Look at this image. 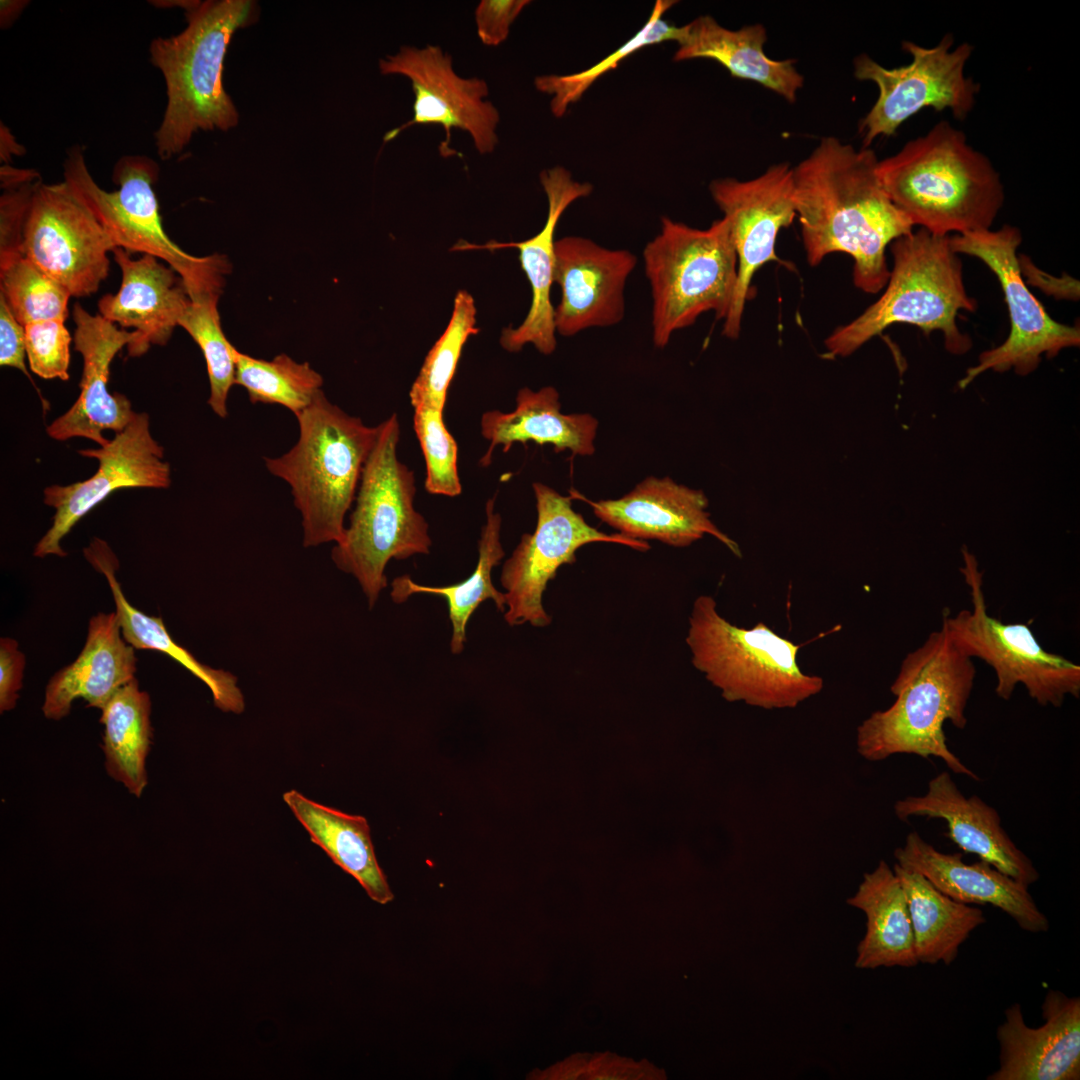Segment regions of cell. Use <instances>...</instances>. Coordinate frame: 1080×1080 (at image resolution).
Wrapping results in <instances>:
<instances>
[{"label":"cell","instance_id":"obj_1","mask_svg":"<svg viewBox=\"0 0 1080 1080\" xmlns=\"http://www.w3.org/2000/svg\"><path fill=\"white\" fill-rule=\"evenodd\" d=\"M878 162L869 147L857 150L825 137L793 168L795 209L808 263L818 265L831 253L848 254L854 261L855 286L869 294L878 293L888 281L887 246L914 227L885 192Z\"/></svg>","mask_w":1080,"mask_h":1080},{"label":"cell","instance_id":"obj_2","mask_svg":"<svg viewBox=\"0 0 1080 1080\" xmlns=\"http://www.w3.org/2000/svg\"><path fill=\"white\" fill-rule=\"evenodd\" d=\"M975 675L972 658L955 645L942 624L903 659L890 687L894 703L858 726V754L871 762L895 754L935 756L954 773L980 780L949 749L943 729L946 721L958 729L966 727Z\"/></svg>","mask_w":1080,"mask_h":1080},{"label":"cell","instance_id":"obj_3","mask_svg":"<svg viewBox=\"0 0 1080 1080\" xmlns=\"http://www.w3.org/2000/svg\"><path fill=\"white\" fill-rule=\"evenodd\" d=\"M880 182L913 226L937 235L990 229L1004 203L992 163L947 121L878 162Z\"/></svg>","mask_w":1080,"mask_h":1080},{"label":"cell","instance_id":"obj_4","mask_svg":"<svg viewBox=\"0 0 1080 1080\" xmlns=\"http://www.w3.org/2000/svg\"><path fill=\"white\" fill-rule=\"evenodd\" d=\"M177 35L157 37L151 63L162 73L167 105L155 131L158 156L181 153L199 131H228L239 113L223 85L224 59L234 33L251 25L258 6L250 0L195 1Z\"/></svg>","mask_w":1080,"mask_h":1080},{"label":"cell","instance_id":"obj_5","mask_svg":"<svg viewBox=\"0 0 1080 1080\" xmlns=\"http://www.w3.org/2000/svg\"><path fill=\"white\" fill-rule=\"evenodd\" d=\"M893 268L880 298L850 323L825 340L832 356H848L887 327L905 323L925 334L941 331L945 349L956 355L970 350L972 340L956 322L958 312H973L963 281L962 262L949 235L926 229L901 236L890 244Z\"/></svg>","mask_w":1080,"mask_h":1080},{"label":"cell","instance_id":"obj_6","mask_svg":"<svg viewBox=\"0 0 1080 1080\" xmlns=\"http://www.w3.org/2000/svg\"><path fill=\"white\" fill-rule=\"evenodd\" d=\"M299 437L279 457H265L268 471L291 489L301 514L303 545L339 543L354 503L377 426L332 404L321 391L297 416Z\"/></svg>","mask_w":1080,"mask_h":1080},{"label":"cell","instance_id":"obj_7","mask_svg":"<svg viewBox=\"0 0 1080 1080\" xmlns=\"http://www.w3.org/2000/svg\"><path fill=\"white\" fill-rule=\"evenodd\" d=\"M400 433L396 414L377 425L349 526L331 553L336 567L357 580L370 608L387 586L388 562L428 554L432 545L428 523L414 506V472L397 455Z\"/></svg>","mask_w":1080,"mask_h":1080},{"label":"cell","instance_id":"obj_8","mask_svg":"<svg viewBox=\"0 0 1080 1080\" xmlns=\"http://www.w3.org/2000/svg\"><path fill=\"white\" fill-rule=\"evenodd\" d=\"M685 641L693 666L728 701L766 710L788 709L823 689L821 677L800 669L801 645L763 622L748 629L733 625L718 613L709 595L694 600Z\"/></svg>","mask_w":1080,"mask_h":1080},{"label":"cell","instance_id":"obj_9","mask_svg":"<svg viewBox=\"0 0 1080 1080\" xmlns=\"http://www.w3.org/2000/svg\"><path fill=\"white\" fill-rule=\"evenodd\" d=\"M64 181L92 212L115 247L152 255L165 261L184 282L191 301L222 294L230 272L226 256L196 257L183 251L166 234L153 189L159 167L150 157L126 155L113 169L115 191L102 189L88 170L83 149L68 150Z\"/></svg>","mask_w":1080,"mask_h":1080},{"label":"cell","instance_id":"obj_10","mask_svg":"<svg viewBox=\"0 0 1080 1080\" xmlns=\"http://www.w3.org/2000/svg\"><path fill=\"white\" fill-rule=\"evenodd\" d=\"M652 295V337L665 347L672 334L713 311L725 319L737 284V256L725 218L697 229L668 217L643 251Z\"/></svg>","mask_w":1080,"mask_h":1080},{"label":"cell","instance_id":"obj_11","mask_svg":"<svg viewBox=\"0 0 1080 1080\" xmlns=\"http://www.w3.org/2000/svg\"><path fill=\"white\" fill-rule=\"evenodd\" d=\"M961 553L960 572L969 587L972 609L955 616L945 609L942 624L955 645L992 667L995 693L1001 699L1009 700L1018 684L1041 706L1061 707L1067 695L1079 698L1080 666L1046 651L1028 624H1006L989 615L978 561L965 545Z\"/></svg>","mask_w":1080,"mask_h":1080},{"label":"cell","instance_id":"obj_12","mask_svg":"<svg viewBox=\"0 0 1080 1080\" xmlns=\"http://www.w3.org/2000/svg\"><path fill=\"white\" fill-rule=\"evenodd\" d=\"M1022 236L1017 227L1004 225L996 231L982 230L950 236L953 250L980 259L997 277L1007 305L1010 331L999 346L979 355L978 363L967 369L958 382L965 389L987 370L1003 373L1011 369L1020 376L1032 373L1042 355L1056 357L1065 348L1080 344L1079 325L1055 321L1030 292L1021 274L1017 248Z\"/></svg>","mask_w":1080,"mask_h":1080},{"label":"cell","instance_id":"obj_13","mask_svg":"<svg viewBox=\"0 0 1080 1080\" xmlns=\"http://www.w3.org/2000/svg\"><path fill=\"white\" fill-rule=\"evenodd\" d=\"M952 46L951 34L933 47L905 41L902 48L912 60L895 68H886L866 54L854 60L855 77L875 83L879 91L859 125L863 147H869L878 136L893 135L903 122L926 107L950 109L955 118H966L980 88L964 73L973 47L969 43L955 49Z\"/></svg>","mask_w":1080,"mask_h":1080},{"label":"cell","instance_id":"obj_14","mask_svg":"<svg viewBox=\"0 0 1080 1080\" xmlns=\"http://www.w3.org/2000/svg\"><path fill=\"white\" fill-rule=\"evenodd\" d=\"M537 524L533 533L523 534L512 555L504 562L500 583L505 590L504 619L510 626L529 623L548 626L552 618L543 606V594L558 569L576 562V552L593 542H610L647 551L646 541L619 533L607 534L589 525L572 508V496L533 483Z\"/></svg>","mask_w":1080,"mask_h":1080},{"label":"cell","instance_id":"obj_15","mask_svg":"<svg viewBox=\"0 0 1080 1080\" xmlns=\"http://www.w3.org/2000/svg\"><path fill=\"white\" fill-rule=\"evenodd\" d=\"M113 242L65 181L40 182L22 233L21 254L71 296L94 294L109 274Z\"/></svg>","mask_w":1080,"mask_h":1080},{"label":"cell","instance_id":"obj_16","mask_svg":"<svg viewBox=\"0 0 1080 1080\" xmlns=\"http://www.w3.org/2000/svg\"><path fill=\"white\" fill-rule=\"evenodd\" d=\"M383 75H402L411 81L414 92L413 117L387 132L385 142L412 125H441L445 140L439 145L443 157L457 152L449 146L451 129L466 131L477 151L487 154L497 143L499 112L490 101L488 84L478 77L463 78L452 67V59L439 46H402L379 61Z\"/></svg>","mask_w":1080,"mask_h":1080},{"label":"cell","instance_id":"obj_17","mask_svg":"<svg viewBox=\"0 0 1080 1080\" xmlns=\"http://www.w3.org/2000/svg\"><path fill=\"white\" fill-rule=\"evenodd\" d=\"M95 458L98 469L92 477L67 486L44 489V503L55 509L52 525L34 549L37 557L66 556L63 538L92 509L113 492L126 488H167L171 469L164 450L152 437L149 415L134 413L131 421L112 440L98 449L79 450Z\"/></svg>","mask_w":1080,"mask_h":1080},{"label":"cell","instance_id":"obj_18","mask_svg":"<svg viewBox=\"0 0 1080 1080\" xmlns=\"http://www.w3.org/2000/svg\"><path fill=\"white\" fill-rule=\"evenodd\" d=\"M709 190L724 213L737 256V284L722 330L724 336L736 339L751 280L764 264L779 261L775 253L778 233L797 216L793 168L778 163L751 180L716 179Z\"/></svg>","mask_w":1080,"mask_h":1080},{"label":"cell","instance_id":"obj_19","mask_svg":"<svg viewBox=\"0 0 1080 1080\" xmlns=\"http://www.w3.org/2000/svg\"><path fill=\"white\" fill-rule=\"evenodd\" d=\"M554 252V282L561 288V299L554 309L556 332L569 337L621 322L625 286L636 266V256L580 236L555 241Z\"/></svg>","mask_w":1080,"mask_h":1080},{"label":"cell","instance_id":"obj_20","mask_svg":"<svg viewBox=\"0 0 1080 1080\" xmlns=\"http://www.w3.org/2000/svg\"><path fill=\"white\" fill-rule=\"evenodd\" d=\"M73 320L75 350L83 358L81 390L74 404L46 431L58 441L83 437L103 447L109 441L103 431L121 432L135 413L126 396L109 392L108 382L113 358L138 336L134 331L117 328L100 314L91 315L79 303L74 304Z\"/></svg>","mask_w":1080,"mask_h":1080},{"label":"cell","instance_id":"obj_21","mask_svg":"<svg viewBox=\"0 0 1080 1080\" xmlns=\"http://www.w3.org/2000/svg\"><path fill=\"white\" fill-rule=\"evenodd\" d=\"M570 492L572 498L588 503L596 517L625 537L686 547L709 534L740 556L738 544L710 520L705 494L668 477H648L614 500L595 502L576 490Z\"/></svg>","mask_w":1080,"mask_h":1080},{"label":"cell","instance_id":"obj_22","mask_svg":"<svg viewBox=\"0 0 1080 1080\" xmlns=\"http://www.w3.org/2000/svg\"><path fill=\"white\" fill-rule=\"evenodd\" d=\"M997 1028L999 1068L988 1080H1079L1080 998L1049 990L1042 1003L1045 1023L1026 1025L1015 1003Z\"/></svg>","mask_w":1080,"mask_h":1080},{"label":"cell","instance_id":"obj_23","mask_svg":"<svg viewBox=\"0 0 1080 1080\" xmlns=\"http://www.w3.org/2000/svg\"><path fill=\"white\" fill-rule=\"evenodd\" d=\"M540 182L547 196L548 213L545 225L538 234L521 242L490 241L485 245L461 242L453 249H518L521 268L531 285V306L526 318L517 328L508 327L503 330L500 343L509 352H518L526 344H532L540 353L549 355L556 348L554 308L550 299L554 282L555 228L568 206L589 196L593 188L588 182L574 180L570 172L560 166L542 171Z\"/></svg>","mask_w":1080,"mask_h":1080},{"label":"cell","instance_id":"obj_24","mask_svg":"<svg viewBox=\"0 0 1080 1080\" xmlns=\"http://www.w3.org/2000/svg\"><path fill=\"white\" fill-rule=\"evenodd\" d=\"M894 812L902 821L913 816L943 819L948 829L944 836L963 852L977 855L1028 887L1039 879L1030 858L1002 827L997 810L977 795L966 797L947 771L928 782L924 795L898 800Z\"/></svg>","mask_w":1080,"mask_h":1080},{"label":"cell","instance_id":"obj_25","mask_svg":"<svg viewBox=\"0 0 1080 1080\" xmlns=\"http://www.w3.org/2000/svg\"><path fill=\"white\" fill-rule=\"evenodd\" d=\"M122 273L116 294H106L98 302L99 314L123 328H133L137 340L127 347L128 356L138 357L151 345H165L191 302L183 280L170 266L152 255L132 259L120 247L113 249Z\"/></svg>","mask_w":1080,"mask_h":1080},{"label":"cell","instance_id":"obj_26","mask_svg":"<svg viewBox=\"0 0 1080 1080\" xmlns=\"http://www.w3.org/2000/svg\"><path fill=\"white\" fill-rule=\"evenodd\" d=\"M896 864L924 876L936 889L964 904L992 905L1030 933L1047 932L1049 922L1028 886L980 860L967 864L962 853L940 852L917 832L894 851Z\"/></svg>","mask_w":1080,"mask_h":1080},{"label":"cell","instance_id":"obj_27","mask_svg":"<svg viewBox=\"0 0 1080 1080\" xmlns=\"http://www.w3.org/2000/svg\"><path fill=\"white\" fill-rule=\"evenodd\" d=\"M135 648L122 636L115 612L98 613L89 620L85 644L77 658L49 680L42 705L51 720L66 717L72 704L83 699L101 710L111 697L135 678Z\"/></svg>","mask_w":1080,"mask_h":1080},{"label":"cell","instance_id":"obj_28","mask_svg":"<svg viewBox=\"0 0 1080 1080\" xmlns=\"http://www.w3.org/2000/svg\"><path fill=\"white\" fill-rule=\"evenodd\" d=\"M597 427V419L590 414L562 413L554 387L538 391L525 387L518 391L513 411L492 410L481 416V434L490 445L479 463L490 465L497 446L507 452L517 442L551 444L555 452L570 450L573 455L589 456L595 452Z\"/></svg>","mask_w":1080,"mask_h":1080},{"label":"cell","instance_id":"obj_29","mask_svg":"<svg viewBox=\"0 0 1080 1080\" xmlns=\"http://www.w3.org/2000/svg\"><path fill=\"white\" fill-rule=\"evenodd\" d=\"M766 40V30L761 24L730 30L704 15L686 24L685 36L673 59L715 60L731 76L754 81L794 103L804 78L795 68V60L767 57L763 49Z\"/></svg>","mask_w":1080,"mask_h":1080},{"label":"cell","instance_id":"obj_30","mask_svg":"<svg viewBox=\"0 0 1080 1080\" xmlns=\"http://www.w3.org/2000/svg\"><path fill=\"white\" fill-rule=\"evenodd\" d=\"M84 556L105 576L115 603L122 636L128 644L135 649L159 651L178 662L209 688L214 705L221 711L235 714L244 711V696L233 674L198 661L192 653L173 640L161 617L147 615L129 603L116 577L118 560L104 540L94 538L84 549Z\"/></svg>","mask_w":1080,"mask_h":1080},{"label":"cell","instance_id":"obj_31","mask_svg":"<svg viewBox=\"0 0 1080 1080\" xmlns=\"http://www.w3.org/2000/svg\"><path fill=\"white\" fill-rule=\"evenodd\" d=\"M847 904L861 910L866 930L857 946L855 967H914L918 965L914 934L903 887L893 868L880 860L863 875Z\"/></svg>","mask_w":1080,"mask_h":1080},{"label":"cell","instance_id":"obj_32","mask_svg":"<svg viewBox=\"0 0 1080 1080\" xmlns=\"http://www.w3.org/2000/svg\"><path fill=\"white\" fill-rule=\"evenodd\" d=\"M283 800L308 832L311 841L337 866L353 876L373 901L384 905L394 899L377 861L365 817L322 805L297 790L285 792Z\"/></svg>","mask_w":1080,"mask_h":1080},{"label":"cell","instance_id":"obj_33","mask_svg":"<svg viewBox=\"0 0 1080 1080\" xmlns=\"http://www.w3.org/2000/svg\"><path fill=\"white\" fill-rule=\"evenodd\" d=\"M908 904L918 963L950 965L970 934L986 922L983 911L957 902L920 873L894 864Z\"/></svg>","mask_w":1080,"mask_h":1080},{"label":"cell","instance_id":"obj_34","mask_svg":"<svg viewBox=\"0 0 1080 1080\" xmlns=\"http://www.w3.org/2000/svg\"><path fill=\"white\" fill-rule=\"evenodd\" d=\"M495 503L496 494L485 504L486 522L481 528L478 540V560L468 578L442 587L418 584L409 575L399 576L392 582L391 597L396 603H402L418 593L437 595L446 600L452 624L450 649L453 654L463 651L466 626L482 602L492 600L500 612L504 613L506 610L505 595L495 588L491 579L492 569L498 566L505 556L500 541L502 519L496 512Z\"/></svg>","mask_w":1080,"mask_h":1080},{"label":"cell","instance_id":"obj_35","mask_svg":"<svg viewBox=\"0 0 1080 1080\" xmlns=\"http://www.w3.org/2000/svg\"><path fill=\"white\" fill-rule=\"evenodd\" d=\"M100 711L106 771L130 794L140 797L148 784L146 760L152 739L150 696L133 678Z\"/></svg>","mask_w":1080,"mask_h":1080},{"label":"cell","instance_id":"obj_36","mask_svg":"<svg viewBox=\"0 0 1080 1080\" xmlns=\"http://www.w3.org/2000/svg\"><path fill=\"white\" fill-rule=\"evenodd\" d=\"M234 356L235 384L246 389L252 403L279 404L297 416L322 391L321 375L286 354L267 361L236 349Z\"/></svg>","mask_w":1080,"mask_h":1080},{"label":"cell","instance_id":"obj_37","mask_svg":"<svg viewBox=\"0 0 1080 1080\" xmlns=\"http://www.w3.org/2000/svg\"><path fill=\"white\" fill-rule=\"evenodd\" d=\"M675 3L673 0H657L643 27L621 47L592 67L568 75L537 76L534 80L536 89L552 96L550 109L553 115L562 117L568 107L579 101L596 80L636 51L665 41L679 44L685 36L686 25L678 27L663 18Z\"/></svg>","mask_w":1080,"mask_h":1080},{"label":"cell","instance_id":"obj_38","mask_svg":"<svg viewBox=\"0 0 1080 1080\" xmlns=\"http://www.w3.org/2000/svg\"><path fill=\"white\" fill-rule=\"evenodd\" d=\"M473 297L459 291L454 300L451 319L440 338L428 352L409 392L413 408L430 407L444 410L450 383L456 372L463 347L471 335L478 333Z\"/></svg>","mask_w":1080,"mask_h":1080},{"label":"cell","instance_id":"obj_39","mask_svg":"<svg viewBox=\"0 0 1080 1080\" xmlns=\"http://www.w3.org/2000/svg\"><path fill=\"white\" fill-rule=\"evenodd\" d=\"M219 296L191 301L179 320L201 349L210 382L208 404L220 417L227 416V398L235 384V350L221 327L217 309Z\"/></svg>","mask_w":1080,"mask_h":1080},{"label":"cell","instance_id":"obj_40","mask_svg":"<svg viewBox=\"0 0 1080 1080\" xmlns=\"http://www.w3.org/2000/svg\"><path fill=\"white\" fill-rule=\"evenodd\" d=\"M0 295L23 326L69 315L68 290L24 256L0 264Z\"/></svg>","mask_w":1080,"mask_h":1080},{"label":"cell","instance_id":"obj_41","mask_svg":"<svg viewBox=\"0 0 1080 1080\" xmlns=\"http://www.w3.org/2000/svg\"><path fill=\"white\" fill-rule=\"evenodd\" d=\"M413 427L426 463L425 489L433 495H460L455 439L446 428L443 411L430 407L414 409Z\"/></svg>","mask_w":1080,"mask_h":1080},{"label":"cell","instance_id":"obj_42","mask_svg":"<svg viewBox=\"0 0 1080 1080\" xmlns=\"http://www.w3.org/2000/svg\"><path fill=\"white\" fill-rule=\"evenodd\" d=\"M0 264L21 254V241L28 210L42 181L32 170L16 169L4 164L0 169Z\"/></svg>","mask_w":1080,"mask_h":1080},{"label":"cell","instance_id":"obj_43","mask_svg":"<svg viewBox=\"0 0 1080 1080\" xmlns=\"http://www.w3.org/2000/svg\"><path fill=\"white\" fill-rule=\"evenodd\" d=\"M65 321L41 320L25 328L26 354L33 373L44 379L70 378V344L72 337Z\"/></svg>","mask_w":1080,"mask_h":1080},{"label":"cell","instance_id":"obj_44","mask_svg":"<svg viewBox=\"0 0 1080 1080\" xmlns=\"http://www.w3.org/2000/svg\"><path fill=\"white\" fill-rule=\"evenodd\" d=\"M529 3L528 0L480 1L475 10V22L481 42L487 46L504 42L511 25Z\"/></svg>","mask_w":1080,"mask_h":1080},{"label":"cell","instance_id":"obj_45","mask_svg":"<svg viewBox=\"0 0 1080 1080\" xmlns=\"http://www.w3.org/2000/svg\"><path fill=\"white\" fill-rule=\"evenodd\" d=\"M15 639H0V712L12 710L22 688L25 655Z\"/></svg>","mask_w":1080,"mask_h":1080},{"label":"cell","instance_id":"obj_46","mask_svg":"<svg viewBox=\"0 0 1080 1080\" xmlns=\"http://www.w3.org/2000/svg\"><path fill=\"white\" fill-rule=\"evenodd\" d=\"M26 356L25 328L0 295V365L22 371L33 383L25 365Z\"/></svg>","mask_w":1080,"mask_h":1080},{"label":"cell","instance_id":"obj_47","mask_svg":"<svg viewBox=\"0 0 1080 1080\" xmlns=\"http://www.w3.org/2000/svg\"><path fill=\"white\" fill-rule=\"evenodd\" d=\"M0 3V22L3 29L8 28L28 4L21 0H1Z\"/></svg>","mask_w":1080,"mask_h":1080},{"label":"cell","instance_id":"obj_48","mask_svg":"<svg viewBox=\"0 0 1080 1080\" xmlns=\"http://www.w3.org/2000/svg\"><path fill=\"white\" fill-rule=\"evenodd\" d=\"M22 151H24V147H22L20 144H18L16 142L15 138L10 133L9 129L6 128L2 124L1 125V160L4 161V164H8L7 162L11 158L12 155H14V154H16V155L22 154Z\"/></svg>","mask_w":1080,"mask_h":1080}]
</instances>
